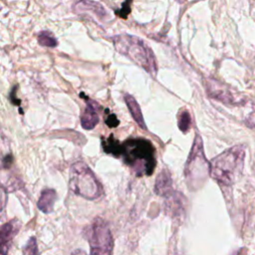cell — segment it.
Wrapping results in <instances>:
<instances>
[{"label": "cell", "mask_w": 255, "mask_h": 255, "mask_svg": "<svg viewBox=\"0 0 255 255\" xmlns=\"http://www.w3.org/2000/svg\"><path fill=\"white\" fill-rule=\"evenodd\" d=\"M245 157L243 145H234L214 157L209 164V175L219 183L231 185L240 175Z\"/></svg>", "instance_id": "1"}, {"label": "cell", "mask_w": 255, "mask_h": 255, "mask_svg": "<svg viewBox=\"0 0 255 255\" xmlns=\"http://www.w3.org/2000/svg\"><path fill=\"white\" fill-rule=\"evenodd\" d=\"M113 43L120 54L128 57L151 76L156 75L157 64L154 54L141 39L132 35L122 34L113 37Z\"/></svg>", "instance_id": "2"}, {"label": "cell", "mask_w": 255, "mask_h": 255, "mask_svg": "<svg viewBox=\"0 0 255 255\" xmlns=\"http://www.w3.org/2000/svg\"><path fill=\"white\" fill-rule=\"evenodd\" d=\"M154 147L143 138H129L122 144L121 154L125 162L138 174L150 175L156 164Z\"/></svg>", "instance_id": "3"}, {"label": "cell", "mask_w": 255, "mask_h": 255, "mask_svg": "<svg viewBox=\"0 0 255 255\" xmlns=\"http://www.w3.org/2000/svg\"><path fill=\"white\" fill-rule=\"evenodd\" d=\"M70 188L84 198L93 200L101 196L103 187L90 167L82 161L74 163L70 173Z\"/></svg>", "instance_id": "4"}, {"label": "cell", "mask_w": 255, "mask_h": 255, "mask_svg": "<svg viewBox=\"0 0 255 255\" xmlns=\"http://www.w3.org/2000/svg\"><path fill=\"white\" fill-rule=\"evenodd\" d=\"M208 173L209 164L203 152L202 140L199 135H196L184 168L185 178L189 187H198L206 179Z\"/></svg>", "instance_id": "5"}, {"label": "cell", "mask_w": 255, "mask_h": 255, "mask_svg": "<svg viewBox=\"0 0 255 255\" xmlns=\"http://www.w3.org/2000/svg\"><path fill=\"white\" fill-rule=\"evenodd\" d=\"M91 254H111L114 241L111 230L102 218H96L88 230Z\"/></svg>", "instance_id": "6"}, {"label": "cell", "mask_w": 255, "mask_h": 255, "mask_svg": "<svg viewBox=\"0 0 255 255\" xmlns=\"http://www.w3.org/2000/svg\"><path fill=\"white\" fill-rule=\"evenodd\" d=\"M206 87H207L206 90H207L209 96L217 101H220L226 105L227 104L228 105H230V104L237 105V103H239V101L236 100L234 95L226 87H222L219 83L215 82L214 80H209L207 82Z\"/></svg>", "instance_id": "7"}, {"label": "cell", "mask_w": 255, "mask_h": 255, "mask_svg": "<svg viewBox=\"0 0 255 255\" xmlns=\"http://www.w3.org/2000/svg\"><path fill=\"white\" fill-rule=\"evenodd\" d=\"M97 108V103L93 101L87 102L86 109L81 116V125L85 129H92L98 125L99 115Z\"/></svg>", "instance_id": "8"}, {"label": "cell", "mask_w": 255, "mask_h": 255, "mask_svg": "<svg viewBox=\"0 0 255 255\" xmlns=\"http://www.w3.org/2000/svg\"><path fill=\"white\" fill-rule=\"evenodd\" d=\"M154 191L160 196H168L172 191V179L167 169H162L155 180Z\"/></svg>", "instance_id": "9"}, {"label": "cell", "mask_w": 255, "mask_h": 255, "mask_svg": "<svg viewBox=\"0 0 255 255\" xmlns=\"http://www.w3.org/2000/svg\"><path fill=\"white\" fill-rule=\"evenodd\" d=\"M20 229V222L17 219H12L9 222L0 226V245H7V243L18 233Z\"/></svg>", "instance_id": "10"}, {"label": "cell", "mask_w": 255, "mask_h": 255, "mask_svg": "<svg viewBox=\"0 0 255 255\" xmlns=\"http://www.w3.org/2000/svg\"><path fill=\"white\" fill-rule=\"evenodd\" d=\"M125 102L127 104V107L128 109L131 117L135 121V123L139 126V128H141L142 129H145L146 126H145V123H144V120H143L140 108H139L136 100L132 96L127 94L125 96Z\"/></svg>", "instance_id": "11"}, {"label": "cell", "mask_w": 255, "mask_h": 255, "mask_svg": "<svg viewBox=\"0 0 255 255\" xmlns=\"http://www.w3.org/2000/svg\"><path fill=\"white\" fill-rule=\"evenodd\" d=\"M56 191L54 189H44L41 192L40 198L38 200V208L44 213L52 212L54 208V203L56 200Z\"/></svg>", "instance_id": "12"}, {"label": "cell", "mask_w": 255, "mask_h": 255, "mask_svg": "<svg viewBox=\"0 0 255 255\" xmlns=\"http://www.w3.org/2000/svg\"><path fill=\"white\" fill-rule=\"evenodd\" d=\"M75 9L79 12H83L86 10H92L97 15H99L101 17L106 15V11L102 5H100L99 3L93 2V1H89V0H82V1L78 2L75 6Z\"/></svg>", "instance_id": "13"}, {"label": "cell", "mask_w": 255, "mask_h": 255, "mask_svg": "<svg viewBox=\"0 0 255 255\" xmlns=\"http://www.w3.org/2000/svg\"><path fill=\"white\" fill-rule=\"evenodd\" d=\"M177 126L178 128L182 132H186L190 129L191 126V117L188 111L182 110L178 113V120H177Z\"/></svg>", "instance_id": "14"}, {"label": "cell", "mask_w": 255, "mask_h": 255, "mask_svg": "<svg viewBox=\"0 0 255 255\" xmlns=\"http://www.w3.org/2000/svg\"><path fill=\"white\" fill-rule=\"evenodd\" d=\"M103 147L106 152L112 153L116 156H120L122 152V144L114 139L113 136H110L106 141H103Z\"/></svg>", "instance_id": "15"}, {"label": "cell", "mask_w": 255, "mask_h": 255, "mask_svg": "<svg viewBox=\"0 0 255 255\" xmlns=\"http://www.w3.org/2000/svg\"><path fill=\"white\" fill-rule=\"evenodd\" d=\"M38 42L40 45L45 47H56L58 45L57 40L48 31H43L38 35Z\"/></svg>", "instance_id": "16"}, {"label": "cell", "mask_w": 255, "mask_h": 255, "mask_svg": "<svg viewBox=\"0 0 255 255\" xmlns=\"http://www.w3.org/2000/svg\"><path fill=\"white\" fill-rule=\"evenodd\" d=\"M23 253L24 254H38L39 253V251L37 249V243H36L35 237H31L29 239V241L27 242V244L25 245V247L23 249Z\"/></svg>", "instance_id": "17"}, {"label": "cell", "mask_w": 255, "mask_h": 255, "mask_svg": "<svg viewBox=\"0 0 255 255\" xmlns=\"http://www.w3.org/2000/svg\"><path fill=\"white\" fill-rule=\"evenodd\" d=\"M131 1H132V0H126V1L123 3L122 8L116 11V14H117L119 17L126 19V18L128 17V15L129 14V12H130V4H131Z\"/></svg>", "instance_id": "18"}, {"label": "cell", "mask_w": 255, "mask_h": 255, "mask_svg": "<svg viewBox=\"0 0 255 255\" xmlns=\"http://www.w3.org/2000/svg\"><path fill=\"white\" fill-rule=\"evenodd\" d=\"M106 124L110 127V128H116L119 125V120L117 119L116 115L111 114L107 117L106 119Z\"/></svg>", "instance_id": "19"}, {"label": "cell", "mask_w": 255, "mask_h": 255, "mask_svg": "<svg viewBox=\"0 0 255 255\" xmlns=\"http://www.w3.org/2000/svg\"><path fill=\"white\" fill-rule=\"evenodd\" d=\"M7 202V192L6 190L0 186V211L5 207Z\"/></svg>", "instance_id": "20"}, {"label": "cell", "mask_w": 255, "mask_h": 255, "mask_svg": "<svg viewBox=\"0 0 255 255\" xmlns=\"http://www.w3.org/2000/svg\"><path fill=\"white\" fill-rule=\"evenodd\" d=\"M247 123L249 124L250 127H253V128H255V115L250 116V117L247 119Z\"/></svg>", "instance_id": "21"}, {"label": "cell", "mask_w": 255, "mask_h": 255, "mask_svg": "<svg viewBox=\"0 0 255 255\" xmlns=\"http://www.w3.org/2000/svg\"><path fill=\"white\" fill-rule=\"evenodd\" d=\"M8 245H0V254H7L8 253Z\"/></svg>", "instance_id": "22"}]
</instances>
